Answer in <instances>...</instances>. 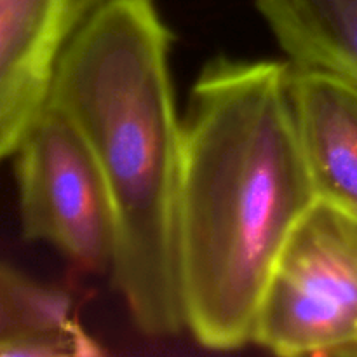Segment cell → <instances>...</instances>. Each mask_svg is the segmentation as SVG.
<instances>
[{
  "instance_id": "52a82bcc",
  "label": "cell",
  "mask_w": 357,
  "mask_h": 357,
  "mask_svg": "<svg viewBox=\"0 0 357 357\" xmlns=\"http://www.w3.org/2000/svg\"><path fill=\"white\" fill-rule=\"evenodd\" d=\"M96 344L79 326L70 296L0 261V356H93Z\"/></svg>"
},
{
  "instance_id": "ba28073f",
  "label": "cell",
  "mask_w": 357,
  "mask_h": 357,
  "mask_svg": "<svg viewBox=\"0 0 357 357\" xmlns=\"http://www.w3.org/2000/svg\"><path fill=\"white\" fill-rule=\"evenodd\" d=\"M295 66L357 80V0H255Z\"/></svg>"
},
{
  "instance_id": "5b68a950",
  "label": "cell",
  "mask_w": 357,
  "mask_h": 357,
  "mask_svg": "<svg viewBox=\"0 0 357 357\" xmlns=\"http://www.w3.org/2000/svg\"><path fill=\"white\" fill-rule=\"evenodd\" d=\"M119 0H0V162L14 155L51 96L72 30Z\"/></svg>"
},
{
  "instance_id": "7a4b0ae2",
  "label": "cell",
  "mask_w": 357,
  "mask_h": 357,
  "mask_svg": "<svg viewBox=\"0 0 357 357\" xmlns=\"http://www.w3.org/2000/svg\"><path fill=\"white\" fill-rule=\"evenodd\" d=\"M169 42L153 0L110 3L72 30L49 96L100 166L117 227L112 274L150 337L187 330L178 234L183 124Z\"/></svg>"
},
{
  "instance_id": "3957f363",
  "label": "cell",
  "mask_w": 357,
  "mask_h": 357,
  "mask_svg": "<svg viewBox=\"0 0 357 357\" xmlns=\"http://www.w3.org/2000/svg\"><path fill=\"white\" fill-rule=\"evenodd\" d=\"M251 342L278 356L357 357V218L316 199L271 268Z\"/></svg>"
},
{
  "instance_id": "277c9868",
  "label": "cell",
  "mask_w": 357,
  "mask_h": 357,
  "mask_svg": "<svg viewBox=\"0 0 357 357\" xmlns=\"http://www.w3.org/2000/svg\"><path fill=\"white\" fill-rule=\"evenodd\" d=\"M14 157L24 237L58 248L84 268L112 271L117 248L114 206L72 119L49 101Z\"/></svg>"
},
{
  "instance_id": "8992f818",
  "label": "cell",
  "mask_w": 357,
  "mask_h": 357,
  "mask_svg": "<svg viewBox=\"0 0 357 357\" xmlns=\"http://www.w3.org/2000/svg\"><path fill=\"white\" fill-rule=\"evenodd\" d=\"M289 66L296 129L316 197L357 218V80Z\"/></svg>"
},
{
  "instance_id": "6da1fadb",
  "label": "cell",
  "mask_w": 357,
  "mask_h": 357,
  "mask_svg": "<svg viewBox=\"0 0 357 357\" xmlns=\"http://www.w3.org/2000/svg\"><path fill=\"white\" fill-rule=\"evenodd\" d=\"M289 73L288 61L213 59L181 121V288L187 330L211 351L250 344L272 265L317 199Z\"/></svg>"
}]
</instances>
